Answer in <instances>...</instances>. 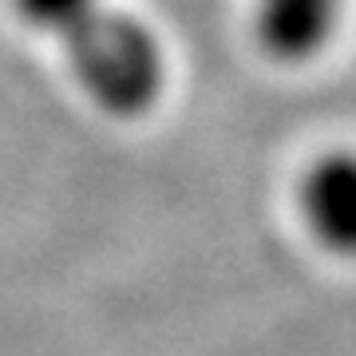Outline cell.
<instances>
[{
    "label": "cell",
    "mask_w": 356,
    "mask_h": 356,
    "mask_svg": "<svg viewBox=\"0 0 356 356\" xmlns=\"http://www.w3.org/2000/svg\"><path fill=\"white\" fill-rule=\"evenodd\" d=\"M32 28L64 44L76 79L111 115H139L163 88V51L139 20L103 0H13Z\"/></svg>",
    "instance_id": "cell-1"
},
{
    "label": "cell",
    "mask_w": 356,
    "mask_h": 356,
    "mask_svg": "<svg viewBox=\"0 0 356 356\" xmlns=\"http://www.w3.org/2000/svg\"><path fill=\"white\" fill-rule=\"evenodd\" d=\"M301 214L329 254L356 257V154L329 151L301 178Z\"/></svg>",
    "instance_id": "cell-2"
},
{
    "label": "cell",
    "mask_w": 356,
    "mask_h": 356,
    "mask_svg": "<svg viewBox=\"0 0 356 356\" xmlns=\"http://www.w3.org/2000/svg\"><path fill=\"white\" fill-rule=\"evenodd\" d=\"M337 16V0H261L257 32L269 51L285 60H301L325 44Z\"/></svg>",
    "instance_id": "cell-3"
}]
</instances>
